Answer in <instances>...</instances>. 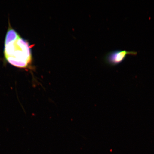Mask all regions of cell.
Masks as SVG:
<instances>
[{"label":"cell","instance_id":"obj_1","mask_svg":"<svg viewBox=\"0 0 154 154\" xmlns=\"http://www.w3.org/2000/svg\"><path fill=\"white\" fill-rule=\"evenodd\" d=\"M4 53L7 62L13 66L25 69L31 64V46L10 26L5 38Z\"/></svg>","mask_w":154,"mask_h":154},{"label":"cell","instance_id":"obj_2","mask_svg":"<svg viewBox=\"0 0 154 154\" xmlns=\"http://www.w3.org/2000/svg\"><path fill=\"white\" fill-rule=\"evenodd\" d=\"M137 53L134 51L116 50L108 53L104 57V61L106 64L114 66L122 63L128 55H136Z\"/></svg>","mask_w":154,"mask_h":154}]
</instances>
